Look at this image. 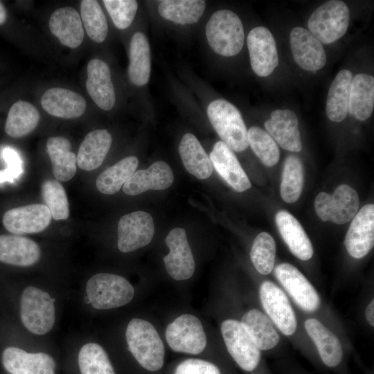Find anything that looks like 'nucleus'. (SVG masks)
Instances as JSON below:
<instances>
[{"label": "nucleus", "instance_id": "obj_46", "mask_svg": "<svg viewBox=\"0 0 374 374\" xmlns=\"http://www.w3.org/2000/svg\"><path fill=\"white\" fill-rule=\"evenodd\" d=\"M175 374H222V373L215 364L210 362L199 359H188L177 366Z\"/></svg>", "mask_w": 374, "mask_h": 374}, {"label": "nucleus", "instance_id": "obj_29", "mask_svg": "<svg viewBox=\"0 0 374 374\" xmlns=\"http://www.w3.org/2000/svg\"><path fill=\"white\" fill-rule=\"evenodd\" d=\"M112 138L106 130L89 132L80 145L77 165L84 170L98 168L105 160L112 145Z\"/></svg>", "mask_w": 374, "mask_h": 374}, {"label": "nucleus", "instance_id": "obj_35", "mask_svg": "<svg viewBox=\"0 0 374 374\" xmlns=\"http://www.w3.org/2000/svg\"><path fill=\"white\" fill-rule=\"evenodd\" d=\"M74 374H116L105 350L98 344L89 342L79 349L73 362Z\"/></svg>", "mask_w": 374, "mask_h": 374}, {"label": "nucleus", "instance_id": "obj_22", "mask_svg": "<svg viewBox=\"0 0 374 374\" xmlns=\"http://www.w3.org/2000/svg\"><path fill=\"white\" fill-rule=\"evenodd\" d=\"M174 181L172 169L164 161H158L148 168L136 171L123 184V190L128 195H137L148 190H164Z\"/></svg>", "mask_w": 374, "mask_h": 374}, {"label": "nucleus", "instance_id": "obj_18", "mask_svg": "<svg viewBox=\"0 0 374 374\" xmlns=\"http://www.w3.org/2000/svg\"><path fill=\"white\" fill-rule=\"evenodd\" d=\"M52 215L46 206L33 204L8 210L3 217V224L12 233L21 235L44 231Z\"/></svg>", "mask_w": 374, "mask_h": 374}, {"label": "nucleus", "instance_id": "obj_39", "mask_svg": "<svg viewBox=\"0 0 374 374\" xmlns=\"http://www.w3.org/2000/svg\"><path fill=\"white\" fill-rule=\"evenodd\" d=\"M304 182V170L301 159L288 156L284 162L280 183V196L287 203H294L299 198Z\"/></svg>", "mask_w": 374, "mask_h": 374}, {"label": "nucleus", "instance_id": "obj_20", "mask_svg": "<svg viewBox=\"0 0 374 374\" xmlns=\"http://www.w3.org/2000/svg\"><path fill=\"white\" fill-rule=\"evenodd\" d=\"M266 132L283 149L300 152L303 145L296 114L290 109H276L265 122Z\"/></svg>", "mask_w": 374, "mask_h": 374}, {"label": "nucleus", "instance_id": "obj_47", "mask_svg": "<svg viewBox=\"0 0 374 374\" xmlns=\"http://www.w3.org/2000/svg\"><path fill=\"white\" fill-rule=\"evenodd\" d=\"M365 318L370 326H374V299H372L365 309Z\"/></svg>", "mask_w": 374, "mask_h": 374}, {"label": "nucleus", "instance_id": "obj_6", "mask_svg": "<svg viewBox=\"0 0 374 374\" xmlns=\"http://www.w3.org/2000/svg\"><path fill=\"white\" fill-rule=\"evenodd\" d=\"M350 19L348 6L342 1L330 0L319 6L308 22L309 31L321 44H329L346 33Z\"/></svg>", "mask_w": 374, "mask_h": 374}, {"label": "nucleus", "instance_id": "obj_40", "mask_svg": "<svg viewBox=\"0 0 374 374\" xmlns=\"http://www.w3.org/2000/svg\"><path fill=\"white\" fill-rule=\"evenodd\" d=\"M80 15L88 36L95 42H103L107 35L108 26L98 2L82 0L80 3Z\"/></svg>", "mask_w": 374, "mask_h": 374}, {"label": "nucleus", "instance_id": "obj_38", "mask_svg": "<svg viewBox=\"0 0 374 374\" xmlns=\"http://www.w3.org/2000/svg\"><path fill=\"white\" fill-rule=\"evenodd\" d=\"M205 7L202 0H165L161 1L158 11L164 19L185 25L198 21Z\"/></svg>", "mask_w": 374, "mask_h": 374}, {"label": "nucleus", "instance_id": "obj_26", "mask_svg": "<svg viewBox=\"0 0 374 374\" xmlns=\"http://www.w3.org/2000/svg\"><path fill=\"white\" fill-rule=\"evenodd\" d=\"M240 322L261 352L271 351L280 344V332L263 311L250 309Z\"/></svg>", "mask_w": 374, "mask_h": 374}, {"label": "nucleus", "instance_id": "obj_12", "mask_svg": "<svg viewBox=\"0 0 374 374\" xmlns=\"http://www.w3.org/2000/svg\"><path fill=\"white\" fill-rule=\"evenodd\" d=\"M166 339L172 350L192 355L201 353L207 343L201 321L189 314L178 317L167 326Z\"/></svg>", "mask_w": 374, "mask_h": 374}, {"label": "nucleus", "instance_id": "obj_2", "mask_svg": "<svg viewBox=\"0 0 374 374\" xmlns=\"http://www.w3.org/2000/svg\"><path fill=\"white\" fill-rule=\"evenodd\" d=\"M134 288L124 277L109 273L91 276L85 286V301L96 310H110L129 303Z\"/></svg>", "mask_w": 374, "mask_h": 374}, {"label": "nucleus", "instance_id": "obj_31", "mask_svg": "<svg viewBox=\"0 0 374 374\" xmlns=\"http://www.w3.org/2000/svg\"><path fill=\"white\" fill-rule=\"evenodd\" d=\"M179 152L185 168L199 179L208 178L213 172V166L207 153L199 141L192 134L183 136L179 145Z\"/></svg>", "mask_w": 374, "mask_h": 374}, {"label": "nucleus", "instance_id": "obj_1", "mask_svg": "<svg viewBox=\"0 0 374 374\" xmlns=\"http://www.w3.org/2000/svg\"><path fill=\"white\" fill-rule=\"evenodd\" d=\"M125 338L129 351L140 366L150 371L162 368L164 346L152 323L144 319H132L126 328Z\"/></svg>", "mask_w": 374, "mask_h": 374}, {"label": "nucleus", "instance_id": "obj_5", "mask_svg": "<svg viewBox=\"0 0 374 374\" xmlns=\"http://www.w3.org/2000/svg\"><path fill=\"white\" fill-rule=\"evenodd\" d=\"M207 116L222 142L232 151L242 152L249 145L247 130L240 111L224 99L211 102Z\"/></svg>", "mask_w": 374, "mask_h": 374}, {"label": "nucleus", "instance_id": "obj_13", "mask_svg": "<svg viewBox=\"0 0 374 374\" xmlns=\"http://www.w3.org/2000/svg\"><path fill=\"white\" fill-rule=\"evenodd\" d=\"M1 364L8 374H57L56 359L44 351L8 346L1 353Z\"/></svg>", "mask_w": 374, "mask_h": 374}, {"label": "nucleus", "instance_id": "obj_16", "mask_svg": "<svg viewBox=\"0 0 374 374\" xmlns=\"http://www.w3.org/2000/svg\"><path fill=\"white\" fill-rule=\"evenodd\" d=\"M247 46L253 72L260 77L269 75L278 64L275 39L264 26L253 28L247 36Z\"/></svg>", "mask_w": 374, "mask_h": 374}, {"label": "nucleus", "instance_id": "obj_8", "mask_svg": "<svg viewBox=\"0 0 374 374\" xmlns=\"http://www.w3.org/2000/svg\"><path fill=\"white\" fill-rule=\"evenodd\" d=\"M259 299L264 312L279 332L292 337L299 323L295 311L285 291L271 280H264L259 286Z\"/></svg>", "mask_w": 374, "mask_h": 374}, {"label": "nucleus", "instance_id": "obj_14", "mask_svg": "<svg viewBox=\"0 0 374 374\" xmlns=\"http://www.w3.org/2000/svg\"><path fill=\"white\" fill-rule=\"evenodd\" d=\"M154 233L153 219L148 213L139 211L124 215L118 224V249L123 253L141 249L152 241Z\"/></svg>", "mask_w": 374, "mask_h": 374}, {"label": "nucleus", "instance_id": "obj_10", "mask_svg": "<svg viewBox=\"0 0 374 374\" xmlns=\"http://www.w3.org/2000/svg\"><path fill=\"white\" fill-rule=\"evenodd\" d=\"M359 206L356 190L346 184L339 185L331 195L319 193L314 201L315 211L323 221L342 224L352 220Z\"/></svg>", "mask_w": 374, "mask_h": 374}, {"label": "nucleus", "instance_id": "obj_49", "mask_svg": "<svg viewBox=\"0 0 374 374\" xmlns=\"http://www.w3.org/2000/svg\"><path fill=\"white\" fill-rule=\"evenodd\" d=\"M262 374H269V373L267 372V373H262Z\"/></svg>", "mask_w": 374, "mask_h": 374}, {"label": "nucleus", "instance_id": "obj_50", "mask_svg": "<svg viewBox=\"0 0 374 374\" xmlns=\"http://www.w3.org/2000/svg\"><path fill=\"white\" fill-rule=\"evenodd\" d=\"M8 374V373H7Z\"/></svg>", "mask_w": 374, "mask_h": 374}, {"label": "nucleus", "instance_id": "obj_7", "mask_svg": "<svg viewBox=\"0 0 374 374\" xmlns=\"http://www.w3.org/2000/svg\"><path fill=\"white\" fill-rule=\"evenodd\" d=\"M220 329L229 355L242 370L253 373L262 368V352L240 321L226 319L222 323Z\"/></svg>", "mask_w": 374, "mask_h": 374}, {"label": "nucleus", "instance_id": "obj_37", "mask_svg": "<svg viewBox=\"0 0 374 374\" xmlns=\"http://www.w3.org/2000/svg\"><path fill=\"white\" fill-rule=\"evenodd\" d=\"M138 164L136 157L129 156L107 168L97 177L98 190L105 195L116 193L136 172Z\"/></svg>", "mask_w": 374, "mask_h": 374}, {"label": "nucleus", "instance_id": "obj_17", "mask_svg": "<svg viewBox=\"0 0 374 374\" xmlns=\"http://www.w3.org/2000/svg\"><path fill=\"white\" fill-rule=\"evenodd\" d=\"M348 254L356 259L366 256L374 245V205H364L356 213L344 240Z\"/></svg>", "mask_w": 374, "mask_h": 374}, {"label": "nucleus", "instance_id": "obj_23", "mask_svg": "<svg viewBox=\"0 0 374 374\" xmlns=\"http://www.w3.org/2000/svg\"><path fill=\"white\" fill-rule=\"evenodd\" d=\"M87 91L94 103L103 110L111 109L115 104V91L110 69L105 62L92 59L87 64Z\"/></svg>", "mask_w": 374, "mask_h": 374}, {"label": "nucleus", "instance_id": "obj_34", "mask_svg": "<svg viewBox=\"0 0 374 374\" xmlns=\"http://www.w3.org/2000/svg\"><path fill=\"white\" fill-rule=\"evenodd\" d=\"M151 71V54L148 40L141 33H135L131 39L128 75L132 83L143 86L149 80Z\"/></svg>", "mask_w": 374, "mask_h": 374}, {"label": "nucleus", "instance_id": "obj_25", "mask_svg": "<svg viewBox=\"0 0 374 374\" xmlns=\"http://www.w3.org/2000/svg\"><path fill=\"white\" fill-rule=\"evenodd\" d=\"M41 257V249L34 240L19 235H0V261L6 264L30 267Z\"/></svg>", "mask_w": 374, "mask_h": 374}, {"label": "nucleus", "instance_id": "obj_9", "mask_svg": "<svg viewBox=\"0 0 374 374\" xmlns=\"http://www.w3.org/2000/svg\"><path fill=\"white\" fill-rule=\"evenodd\" d=\"M304 328L315 346L316 360L339 374H348L344 349L335 333L313 317L304 321Z\"/></svg>", "mask_w": 374, "mask_h": 374}, {"label": "nucleus", "instance_id": "obj_42", "mask_svg": "<svg viewBox=\"0 0 374 374\" xmlns=\"http://www.w3.org/2000/svg\"><path fill=\"white\" fill-rule=\"evenodd\" d=\"M248 143L255 154L266 166L276 165L280 158V151L274 139L264 130L252 126L247 130Z\"/></svg>", "mask_w": 374, "mask_h": 374}, {"label": "nucleus", "instance_id": "obj_33", "mask_svg": "<svg viewBox=\"0 0 374 374\" xmlns=\"http://www.w3.org/2000/svg\"><path fill=\"white\" fill-rule=\"evenodd\" d=\"M353 74L350 71H340L332 80L328 90L326 112L333 122L344 121L348 113V101Z\"/></svg>", "mask_w": 374, "mask_h": 374}, {"label": "nucleus", "instance_id": "obj_44", "mask_svg": "<svg viewBox=\"0 0 374 374\" xmlns=\"http://www.w3.org/2000/svg\"><path fill=\"white\" fill-rule=\"evenodd\" d=\"M103 2L118 28L125 29L131 25L138 9L136 1L104 0Z\"/></svg>", "mask_w": 374, "mask_h": 374}, {"label": "nucleus", "instance_id": "obj_21", "mask_svg": "<svg viewBox=\"0 0 374 374\" xmlns=\"http://www.w3.org/2000/svg\"><path fill=\"white\" fill-rule=\"evenodd\" d=\"M219 175L235 190L244 192L251 186L250 181L233 151L222 141H217L209 155Z\"/></svg>", "mask_w": 374, "mask_h": 374}, {"label": "nucleus", "instance_id": "obj_28", "mask_svg": "<svg viewBox=\"0 0 374 374\" xmlns=\"http://www.w3.org/2000/svg\"><path fill=\"white\" fill-rule=\"evenodd\" d=\"M51 32L64 46L78 47L84 38V29L78 11L72 7L55 10L49 19Z\"/></svg>", "mask_w": 374, "mask_h": 374}, {"label": "nucleus", "instance_id": "obj_15", "mask_svg": "<svg viewBox=\"0 0 374 374\" xmlns=\"http://www.w3.org/2000/svg\"><path fill=\"white\" fill-rule=\"evenodd\" d=\"M166 244L169 253L163 258L166 271L176 280L190 278L195 269V260L185 229L174 228L167 235Z\"/></svg>", "mask_w": 374, "mask_h": 374}, {"label": "nucleus", "instance_id": "obj_3", "mask_svg": "<svg viewBox=\"0 0 374 374\" xmlns=\"http://www.w3.org/2000/svg\"><path fill=\"white\" fill-rule=\"evenodd\" d=\"M19 304L21 321L28 332L44 335L52 330L56 311L48 292L36 286H28L21 292Z\"/></svg>", "mask_w": 374, "mask_h": 374}, {"label": "nucleus", "instance_id": "obj_32", "mask_svg": "<svg viewBox=\"0 0 374 374\" xmlns=\"http://www.w3.org/2000/svg\"><path fill=\"white\" fill-rule=\"evenodd\" d=\"M46 149L55 179L62 181L71 179L76 172L77 158L71 151L69 141L62 136L50 137L46 142Z\"/></svg>", "mask_w": 374, "mask_h": 374}, {"label": "nucleus", "instance_id": "obj_45", "mask_svg": "<svg viewBox=\"0 0 374 374\" xmlns=\"http://www.w3.org/2000/svg\"><path fill=\"white\" fill-rule=\"evenodd\" d=\"M2 157L7 164L6 168L0 170V184L13 183L23 172V162L19 153L9 147L2 151Z\"/></svg>", "mask_w": 374, "mask_h": 374}, {"label": "nucleus", "instance_id": "obj_19", "mask_svg": "<svg viewBox=\"0 0 374 374\" xmlns=\"http://www.w3.org/2000/svg\"><path fill=\"white\" fill-rule=\"evenodd\" d=\"M290 46L296 63L303 69L316 71L326 63L322 44L307 29L294 28L290 34Z\"/></svg>", "mask_w": 374, "mask_h": 374}, {"label": "nucleus", "instance_id": "obj_36", "mask_svg": "<svg viewBox=\"0 0 374 374\" xmlns=\"http://www.w3.org/2000/svg\"><path fill=\"white\" fill-rule=\"evenodd\" d=\"M40 119L37 108L28 102L19 100L10 107L5 125L8 135L22 137L33 131Z\"/></svg>", "mask_w": 374, "mask_h": 374}, {"label": "nucleus", "instance_id": "obj_11", "mask_svg": "<svg viewBox=\"0 0 374 374\" xmlns=\"http://www.w3.org/2000/svg\"><path fill=\"white\" fill-rule=\"evenodd\" d=\"M274 271L282 289L301 310L314 313L320 308L321 300L317 290L296 267L283 262Z\"/></svg>", "mask_w": 374, "mask_h": 374}, {"label": "nucleus", "instance_id": "obj_41", "mask_svg": "<svg viewBox=\"0 0 374 374\" xmlns=\"http://www.w3.org/2000/svg\"><path fill=\"white\" fill-rule=\"evenodd\" d=\"M276 252L275 240L269 233L261 232L256 237L250 251V258L258 273L268 275L274 270Z\"/></svg>", "mask_w": 374, "mask_h": 374}, {"label": "nucleus", "instance_id": "obj_4", "mask_svg": "<svg viewBox=\"0 0 374 374\" xmlns=\"http://www.w3.org/2000/svg\"><path fill=\"white\" fill-rule=\"evenodd\" d=\"M206 35L211 48L222 56L237 55L244 45L242 23L229 10H220L211 15L206 26Z\"/></svg>", "mask_w": 374, "mask_h": 374}, {"label": "nucleus", "instance_id": "obj_27", "mask_svg": "<svg viewBox=\"0 0 374 374\" xmlns=\"http://www.w3.org/2000/svg\"><path fill=\"white\" fill-rule=\"evenodd\" d=\"M41 105L49 114L62 118L80 117L86 109L85 100L81 95L60 87L46 91L42 96Z\"/></svg>", "mask_w": 374, "mask_h": 374}, {"label": "nucleus", "instance_id": "obj_43", "mask_svg": "<svg viewBox=\"0 0 374 374\" xmlns=\"http://www.w3.org/2000/svg\"><path fill=\"white\" fill-rule=\"evenodd\" d=\"M42 195L45 203L51 211L52 217L55 220H66L69 215V200L62 185L55 179H48L43 182Z\"/></svg>", "mask_w": 374, "mask_h": 374}, {"label": "nucleus", "instance_id": "obj_24", "mask_svg": "<svg viewBox=\"0 0 374 374\" xmlns=\"http://www.w3.org/2000/svg\"><path fill=\"white\" fill-rule=\"evenodd\" d=\"M278 231L291 253L301 260L314 253L312 242L299 222L288 211H279L275 216Z\"/></svg>", "mask_w": 374, "mask_h": 374}, {"label": "nucleus", "instance_id": "obj_30", "mask_svg": "<svg viewBox=\"0 0 374 374\" xmlns=\"http://www.w3.org/2000/svg\"><path fill=\"white\" fill-rule=\"evenodd\" d=\"M374 108V78L366 73H358L350 84L348 112L359 121H365Z\"/></svg>", "mask_w": 374, "mask_h": 374}, {"label": "nucleus", "instance_id": "obj_48", "mask_svg": "<svg viewBox=\"0 0 374 374\" xmlns=\"http://www.w3.org/2000/svg\"><path fill=\"white\" fill-rule=\"evenodd\" d=\"M6 10L3 6V4L0 2V24H2L5 22L6 20Z\"/></svg>", "mask_w": 374, "mask_h": 374}]
</instances>
